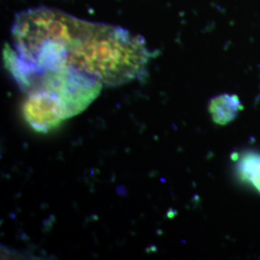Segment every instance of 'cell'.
I'll use <instances>...</instances> for the list:
<instances>
[{"instance_id":"cell-6","label":"cell","mask_w":260,"mask_h":260,"mask_svg":"<svg viewBox=\"0 0 260 260\" xmlns=\"http://www.w3.org/2000/svg\"><path fill=\"white\" fill-rule=\"evenodd\" d=\"M242 109L243 105L236 94H220L209 103V112L214 122L220 125L233 121Z\"/></svg>"},{"instance_id":"cell-1","label":"cell","mask_w":260,"mask_h":260,"mask_svg":"<svg viewBox=\"0 0 260 260\" xmlns=\"http://www.w3.org/2000/svg\"><path fill=\"white\" fill-rule=\"evenodd\" d=\"M150 58L143 38L121 27L89 21L72 47L68 63L103 86L115 87L143 75Z\"/></svg>"},{"instance_id":"cell-4","label":"cell","mask_w":260,"mask_h":260,"mask_svg":"<svg viewBox=\"0 0 260 260\" xmlns=\"http://www.w3.org/2000/svg\"><path fill=\"white\" fill-rule=\"evenodd\" d=\"M27 94L22 112L33 129L45 133L63 121L61 104L55 93L39 89Z\"/></svg>"},{"instance_id":"cell-3","label":"cell","mask_w":260,"mask_h":260,"mask_svg":"<svg viewBox=\"0 0 260 260\" xmlns=\"http://www.w3.org/2000/svg\"><path fill=\"white\" fill-rule=\"evenodd\" d=\"M103 87L98 79L67 67L45 72L33 91L43 89L55 93L61 104L62 118L65 120L83 112L99 96Z\"/></svg>"},{"instance_id":"cell-2","label":"cell","mask_w":260,"mask_h":260,"mask_svg":"<svg viewBox=\"0 0 260 260\" xmlns=\"http://www.w3.org/2000/svg\"><path fill=\"white\" fill-rule=\"evenodd\" d=\"M87 20L63 11L41 7L21 12L12 27L16 53L41 72L69 67V54Z\"/></svg>"},{"instance_id":"cell-5","label":"cell","mask_w":260,"mask_h":260,"mask_svg":"<svg viewBox=\"0 0 260 260\" xmlns=\"http://www.w3.org/2000/svg\"><path fill=\"white\" fill-rule=\"evenodd\" d=\"M239 179L251 185L260 194V152L247 150L233 156Z\"/></svg>"}]
</instances>
